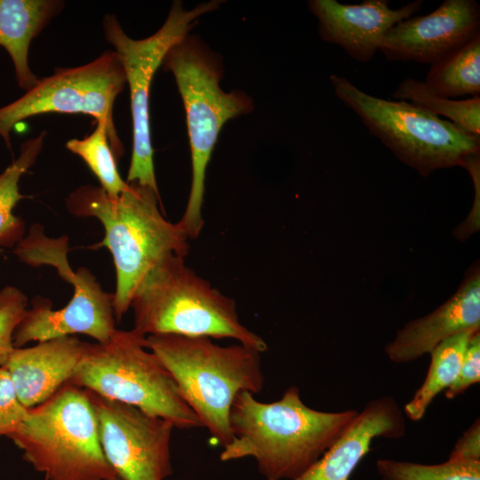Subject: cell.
<instances>
[{
	"label": "cell",
	"instance_id": "22",
	"mask_svg": "<svg viewBox=\"0 0 480 480\" xmlns=\"http://www.w3.org/2000/svg\"><path fill=\"white\" fill-rule=\"evenodd\" d=\"M393 98L405 100L438 117H447L466 132L480 137V96L447 99L431 92L425 82L407 78L398 85Z\"/></svg>",
	"mask_w": 480,
	"mask_h": 480
},
{
	"label": "cell",
	"instance_id": "26",
	"mask_svg": "<svg viewBox=\"0 0 480 480\" xmlns=\"http://www.w3.org/2000/svg\"><path fill=\"white\" fill-rule=\"evenodd\" d=\"M20 401L8 370L0 366V436L13 434L28 415Z\"/></svg>",
	"mask_w": 480,
	"mask_h": 480
},
{
	"label": "cell",
	"instance_id": "16",
	"mask_svg": "<svg viewBox=\"0 0 480 480\" xmlns=\"http://www.w3.org/2000/svg\"><path fill=\"white\" fill-rule=\"evenodd\" d=\"M479 327L480 276L476 270L445 303L399 330L385 353L393 363H409L430 353L444 340Z\"/></svg>",
	"mask_w": 480,
	"mask_h": 480
},
{
	"label": "cell",
	"instance_id": "17",
	"mask_svg": "<svg viewBox=\"0 0 480 480\" xmlns=\"http://www.w3.org/2000/svg\"><path fill=\"white\" fill-rule=\"evenodd\" d=\"M86 344L74 336H62L15 348L4 367L21 404L29 409L53 396L73 375Z\"/></svg>",
	"mask_w": 480,
	"mask_h": 480
},
{
	"label": "cell",
	"instance_id": "2",
	"mask_svg": "<svg viewBox=\"0 0 480 480\" xmlns=\"http://www.w3.org/2000/svg\"><path fill=\"white\" fill-rule=\"evenodd\" d=\"M160 195L136 183L117 196L100 187L84 185L66 198L68 211L76 217H93L103 226L105 236L97 246L106 247L116 268L114 312L119 322L130 308L133 292L145 275L170 254L186 257L187 234L160 212Z\"/></svg>",
	"mask_w": 480,
	"mask_h": 480
},
{
	"label": "cell",
	"instance_id": "12",
	"mask_svg": "<svg viewBox=\"0 0 480 480\" xmlns=\"http://www.w3.org/2000/svg\"><path fill=\"white\" fill-rule=\"evenodd\" d=\"M85 390L104 454L121 480H164L172 474L171 421Z\"/></svg>",
	"mask_w": 480,
	"mask_h": 480
},
{
	"label": "cell",
	"instance_id": "14",
	"mask_svg": "<svg viewBox=\"0 0 480 480\" xmlns=\"http://www.w3.org/2000/svg\"><path fill=\"white\" fill-rule=\"evenodd\" d=\"M388 0L340 4L336 0H311L310 12L318 20L321 38L343 48L354 60L370 61L389 28L417 12L421 0L390 9Z\"/></svg>",
	"mask_w": 480,
	"mask_h": 480
},
{
	"label": "cell",
	"instance_id": "7",
	"mask_svg": "<svg viewBox=\"0 0 480 480\" xmlns=\"http://www.w3.org/2000/svg\"><path fill=\"white\" fill-rule=\"evenodd\" d=\"M145 340L133 329H116L103 343H87L68 382L163 418L174 428L203 427Z\"/></svg>",
	"mask_w": 480,
	"mask_h": 480
},
{
	"label": "cell",
	"instance_id": "19",
	"mask_svg": "<svg viewBox=\"0 0 480 480\" xmlns=\"http://www.w3.org/2000/svg\"><path fill=\"white\" fill-rule=\"evenodd\" d=\"M477 331L455 334L431 350L430 365L425 380L404 408L411 420H420L434 398L456 380L468 343L472 334Z\"/></svg>",
	"mask_w": 480,
	"mask_h": 480
},
{
	"label": "cell",
	"instance_id": "4",
	"mask_svg": "<svg viewBox=\"0 0 480 480\" xmlns=\"http://www.w3.org/2000/svg\"><path fill=\"white\" fill-rule=\"evenodd\" d=\"M130 308L133 330L144 336L229 338L261 353L268 349L240 322L234 299L188 267L183 256L170 254L158 261L137 285Z\"/></svg>",
	"mask_w": 480,
	"mask_h": 480
},
{
	"label": "cell",
	"instance_id": "25",
	"mask_svg": "<svg viewBox=\"0 0 480 480\" xmlns=\"http://www.w3.org/2000/svg\"><path fill=\"white\" fill-rule=\"evenodd\" d=\"M28 298L17 287L0 290V366H4L14 350L13 333L27 310Z\"/></svg>",
	"mask_w": 480,
	"mask_h": 480
},
{
	"label": "cell",
	"instance_id": "9",
	"mask_svg": "<svg viewBox=\"0 0 480 480\" xmlns=\"http://www.w3.org/2000/svg\"><path fill=\"white\" fill-rule=\"evenodd\" d=\"M68 242L67 236H46L43 228L35 224L14 247L13 252L20 261L33 267L53 266L60 276L74 288L71 300L60 309H52L47 299L35 298L15 329L14 348H22L29 341L40 342L75 333L88 335L103 343L116 330L114 293L105 292L88 268L81 267L76 271L71 268L67 257Z\"/></svg>",
	"mask_w": 480,
	"mask_h": 480
},
{
	"label": "cell",
	"instance_id": "11",
	"mask_svg": "<svg viewBox=\"0 0 480 480\" xmlns=\"http://www.w3.org/2000/svg\"><path fill=\"white\" fill-rule=\"evenodd\" d=\"M125 85L124 69L115 51H105L78 67L57 68L21 97L0 108V137L10 149L11 131L22 120L47 113L84 114L107 126L118 161L124 148L115 127L113 108Z\"/></svg>",
	"mask_w": 480,
	"mask_h": 480
},
{
	"label": "cell",
	"instance_id": "6",
	"mask_svg": "<svg viewBox=\"0 0 480 480\" xmlns=\"http://www.w3.org/2000/svg\"><path fill=\"white\" fill-rule=\"evenodd\" d=\"M9 437L46 480H121L104 454L86 390L71 383L29 408Z\"/></svg>",
	"mask_w": 480,
	"mask_h": 480
},
{
	"label": "cell",
	"instance_id": "28",
	"mask_svg": "<svg viewBox=\"0 0 480 480\" xmlns=\"http://www.w3.org/2000/svg\"><path fill=\"white\" fill-rule=\"evenodd\" d=\"M451 460L480 461V420L475 422L458 439L449 458Z\"/></svg>",
	"mask_w": 480,
	"mask_h": 480
},
{
	"label": "cell",
	"instance_id": "21",
	"mask_svg": "<svg viewBox=\"0 0 480 480\" xmlns=\"http://www.w3.org/2000/svg\"><path fill=\"white\" fill-rule=\"evenodd\" d=\"M46 132L24 141L19 156L0 173V248H11L25 236V223L13 209L25 197L20 192L21 176L34 165L42 151Z\"/></svg>",
	"mask_w": 480,
	"mask_h": 480
},
{
	"label": "cell",
	"instance_id": "8",
	"mask_svg": "<svg viewBox=\"0 0 480 480\" xmlns=\"http://www.w3.org/2000/svg\"><path fill=\"white\" fill-rule=\"evenodd\" d=\"M336 96L401 161L428 175L439 168L464 167L480 153V137L405 100L370 95L347 78L332 75Z\"/></svg>",
	"mask_w": 480,
	"mask_h": 480
},
{
	"label": "cell",
	"instance_id": "20",
	"mask_svg": "<svg viewBox=\"0 0 480 480\" xmlns=\"http://www.w3.org/2000/svg\"><path fill=\"white\" fill-rule=\"evenodd\" d=\"M425 84L435 94L454 99L480 94V35L431 64Z\"/></svg>",
	"mask_w": 480,
	"mask_h": 480
},
{
	"label": "cell",
	"instance_id": "23",
	"mask_svg": "<svg viewBox=\"0 0 480 480\" xmlns=\"http://www.w3.org/2000/svg\"><path fill=\"white\" fill-rule=\"evenodd\" d=\"M66 148L84 161L108 196H117L128 188L119 173L104 124L97 123L93 132L83 139L68 140Z\"/></svg>",
	"mask_w": 480,
	"mask_h": 480
},
{
	"label": "cell",
	"instance_id": "24",
	"mask_svg": "<svg viewBox=\"0 0 480 480\" xmlns=\"http://www.w3.org/2000/svg\"><path fill=\"white\" fill-rule=\"evenodd\" d=\"M376 468L381 480H480V461L448 459L441 464L426 465L379 459Z\"/></svg>",
	"mask_w": 480,
	"mask_h": 480
},
{
	"label": "cell",
	"instance_id": "10",
	"mask_svg": "<svg viewBox=\"0 0 480 480\" xmlns=\"http://www.w3.org/2000/svg\"><path fill=\"white\" fill-rule=\"evenodd\" d=\"M220 1L198 4L186 10L175 1L162 27L143 39L130 37L114 14H106L102 28L106 40L113 45L124 69L129 86L132 121V151L127 183H136L159 194L149 122V91L153 77L169 50L188 36L200 16L212 12Z\"/></svg>",
	"mask_w": 480,
	"mask_h": 480
},
{
	"label": "cell",
	"instance_id": "18",
	"mask_svg": "<svg viewBox=\"0 0 480 480\" xmlns=\"http://www.w3.org/2000/svg\"><path fill=\"white\" fill-rule=\"evenodd\" d=\"M64 5L60 0H0V46L12 60L20 89L28 91L39 80L28 64L30 44Z\"/></svg>",
	"mask_w": 480,
	"mask_h": 480
},
{
	"label": "cell",
	"instance_id": "27",
	"mask_svg": "<svg viewBox=\"0 0 480 480\" xmlns=\"http://www.w3.org/2000/svg\"><path fill=\"white\" fill-rule=\"evenodd\" d=\"M480 381V333L474 332L468 343L459 374L453 383L445 389V397L453 399L471 385Z\"/></svg>",
	"mask_w": 480,
	"mask_h": 480
},
{
	"label": "cell",
	"instance_id": "13",
	"mask_svg": "<svg viewBox=\"0 0 480 480\" xmlns=\"http://www.w3.org/2000/svg\"><path fill=\"white\" fill-rule=\"evenodd\" d=\"M480 35L475 0H445L425 16L405 19L388 30L379 50L390 61L433 64Z\"/></svg>",
	"mask_w": 480,
	"mask_h": 480
},
{
	"label": "cell",
	"instance_id": "15",
	"mask_svg": "<svg viewBox=\"0 0 480 480\" xmlns=\"http://www.w3.org/2000/svg\"><path fill=\"white\" fill-rule=\"evenodd\" d=\"M405 430V418L396 399L389 396L374 398L320 459L293 480H348L374 438L398 439Z\"/></svg>",
	"mask_w": 480,
	"mask_h": 480
},
{
	"label": "cell",
	"instance_id": "5",
	"mask_svg": "<svg viewBox=\"0 0 480 480\" xmlns=\"http://www.w3.org/2000/svg\"><path fill=\"white\" fill-rule=\"evenodd\" d=\"M162 65L172 73L186 112L192 177L188 200L178 223L189 239H196L204 223L206 170L220 132L226 122L250 112L253 105L244 92H226L220 88V61L193 36L188 35L174 44Z\"/></svg>",
	"mask_w": 480,
	"mask_h": 480
},
{
	"label": "cell",
	"instance_id": "3",
	"mask_svg": "<svg viewBox=\"0 0 480 480\" xmlns=\"http://www.w3.org/2000/svg\"><path fill=\"white\" fill-rule=\"evenodd\" d=\"M150 350L175 380L188 405L222 448L233 438L229 412L236 395L262 391L259 350L241 343L227 347L208 337L148 335Z\"/></svg>",
	"mask_w": 480,
	"mask_h": 480
},
{
	"label": "cell",
	"instance_id": "1",
	"mask_svg": "<svg viewBox=\"0 0 480 480\" xmlns=\"http://www.w3.org/2000/svg\"><path fill=\"white\" fill-rule=\"evenodd\" d=\"M357 412L312 409L303 403L296 386L272 403L241 391L229 412L233 438L223 447L220 460L253 458L266 480H293L339 439Z\"/></svg>",
	"mask_w": 480,
	"mask_h": 480
}]
</instances>
